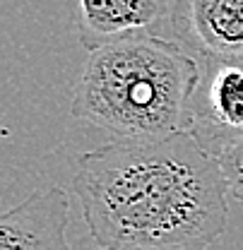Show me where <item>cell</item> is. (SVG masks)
I'll use <instances>...</instances> for the list:
<instances>
[{"label":"cell","mask_w":243,"mask_h":250,"mask_svg":"<svg viewBox=\"0 0 243 250\" xmlns=\"http://www.w3.org/2000/svg\"><path fill=\"white\" fill-rule=\"evenodd\" d=\"M200 82L190 104V132L219 156L243 140V56L198 53Z\"/></svg>","instance_id":"obj_3"},{"label":"cell","mask_w":243,"mask_h":250,"mask_svg":"<svg viewBox=\"0 0 243 250\" xmlns=\"http://www.w3.org/2000/svg\"><path fill=\"white\" fill-rule=\"evenodd\" d=\"M217 159L221 164V171H224V178L229 186V195L234 200L243 202V140L226 147Z\"/></svg>","instance_id":"obj_7"},{"label":"cell","mask_w":243,"mask_h":250,"mask_svg":"<svg viewBox=\"0 0 243 250\" xmlns=\"http://www.w3.org/2000/svg\"><path fill=\"white\" fill-rule=\"evenodd\" d=\"M200 61L181 39L142 31L91 51L75 84V118L116 140H159L190 127Z\"/></svg>","instance_id":"obj_2"},{"label":"cell","mask_w":243,"mask_h":250,"mask_svg":"<svg viewBox=\"0 0 243 250\" xmlns=\"http://www.w3.org/2000/svg\"><path fill=\"white\" fill-rule=\"evenodd\" d=\"M101 250H147V248H101Z\"/></svg>","instance_id":"obj_8"},{"label":"cell","mask_w":243,"mask_h":250,"mask_svg":"<svg viewBox=\"0 0 243 250\" xmlns=\"http://www.w3.org/2000/svg\"><path fill=\"white\" fill-rule=\"evenodd\" d=\"M176 27L198 53L243 56V0H185Z\"/></svg>","instance_id":"obj_6"},{"label":"cell","mask_w":243,"mask_h":250,"mask_svg":"<svg viewBox=\"0 0 243 250\" xmlns=\"http://www.w3.org/2000/svg\"><path fill=\"white\" fill-rule=\"evenodd\" d=\"M70 202L58 186L36 188L0 219V250H70Z\"/></svg>","instance_id":"obj_4"},{"label":"cell","mask_w":243,"mask_h":250,"mask_svg":"<svg viewBox=\"0 0 243 250\" xmlns=\"http://www.w3.org/2000/svg\"><path fill=\"white\" fill-rule=\"evenodd\" d=\"M72 188L99 248L205 250L229 224L221 164L190 130L85 152Z\"/></svg>","instance_id":"obj_1"},{"label":"cell","mask_w":243,"mask_h":250,"mask_svg":"<svg viewBox=\"0 0 243 250\" xmlns=\"http://www.w3.org/2000/svg\"><path fill=\"white\" fill-rule=\"evenodd\" d=\"M171 15V0H75V29L82 48L150 31Z\"/></svg>","instance_id":"obj_5"}]
</instances>
